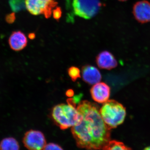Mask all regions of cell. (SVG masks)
Listing matches in <instances>:
<instances>
[{
  "label": "cell",
  "mask_w": 150,
  "mask_h": 150,
  "mask_svg": "<svg viewBox=\"0 0 150 150\" xmlns=\"http://www.w3.org/2000/svg\"><path fill=\"white\" fill-rule=\"evenodd\" d=\"M80 118L72 127L71 132L79 148L87 149H103L110 141L111 129L100 113L99 106L83 100L77 107Z\"/></svg>",
  "instance_id": "obj_1"
},
{
  "label": "cell",
  "mask_w": 150,
  "mask_h": 150,
  "mask_svg": "<svg viewBox=\"0 0 150 150\" xmlns=\"http://www.w3.org/2000/svg\"><path fill=\"white\" fill-rule=\"evenodd\" d=\"M72 100L68 99V104L57 105L52 109L51 117L55 123L62 130L74 126L80 121L79 113Z\"/></svg>",
  "instance_id": "obj_2"
},
{
  "label": "cell",
  "mask_w": 150,
  "mask_h": 150,
  "mask_svg": "<svg viewBox=\"0 0 150 150\" xmlns=\"http://www.w3.org/2000/svg\"><path fill=\"white\" fill-rule=\"evenodd\" d=\"M99 111L103 121L111 129L122 124L126 116L125 108L114 100L103 103Z\"/></svg>",
  "instance_id": "obj_3"
},
{
  "label": "cell",
  "mask_w": 150,
  "mask_h": 150,
  "mask_svg": "<svg viewBox=\"0 0 150 150\" xmlns=\"http://www.w3.org/2000/svg\"><path fill=\"white\" fill-rule=\"evenodd\" d=\"M72 5L75 14L89 19L98 13L101 4L100 0H73Z\"/></svg>",
  "instance_id": "obj_4"
},
{
  "label": "cell",
  "mask_w": 150,
  "mask_h": 150,
  "mask_svg": "<svg viewBox=\"0 0 150 150\" xmlns=\"http://www.w3.org/2000/svg\"><path fill=\"white\" fill-rule=\"evenodd\" d=\"M57 4L54 0H25V5L29 13L35 16L43 15L47 18L51 17Z\"/></svg>",
  "instance_id": "obj_5"
},
{
  "label": "cell",
  "mask_w": 150,
  "mask_h": 150,
  "mask_svg": "<svg viewBox=\"0 0 150 150\" xmlns=\"http://www.w3.org/2000/svg\"><path fill=\"white\" fill-rule=\"evenodd\" d=\"M23 143L26 149L32 150L43 149L46 144L44 134L34 130H29L25 134Z\"/></svg>",
  "instance_id": "obj_6"
},
{
  "label": "cell",
  "mask_w": 150,
  "mask_h": 150,
  "mask_svg": "<svg viewBox=\"0 0 150 150\" xmlns=\"http://www.w3.org/2000/svg\"><path fill=\"white\" fill-rule=\"evenodd\" d=\"M133 13L136 20L141 23L150 22V3L143 0L134 4Z\"/></svg>",
  "instance_id": "obj_7"
},
{
  "label": "cell",
  "mask_w": 150,
  "mask_h": 150,
  "mask_svg": "<svg viewBox=\"0 0 150 150\" xmlns=\"http://www.w3.org/2000/svg\"><path fill=\"white\" fill-rule=\"evenodd\" d=\"M92 98L95 101L103 103L109 99L110 95V88L104 83H98L94 85L91 89Z\"/></svg>",
  "instance_id": "obj_8"
},
{
  "label": "cell",
  "mask_w": 150,
  "mask_h": 150,
  "mask_svg": "<svg viewBox=\"0 0 150 150\" xmlns=\"http://www.w3.org/2000/svg\"><path fill=\"white\" fill-rule=\"evenodd\" d=\"M8 44L12 50L16 51H22L27 46V37L20 30L13 31L8 38Z\"/></svg>",
  "instance_id": "obj_9"
},
{
  "label": "cell",
  "mask_w": 150,
  "mask_h": 150,
  "mask_svg": "<svg viewBox=\"0 0 150 150\" xmlns=\"http://www.w3.org/2000/svg\"><path fill=\"white\" fill-rule=\"evenodd\" d=\"M96 62L99 68L105 69H112L118 65L115 57L109 51H102L98 54Z\"/></svg>",
  "instance_id": "obj_10"
},
{
  "label": "cell",
  "mask_w": 150,
  "mask_h": 150,
  "mask_svg": "<svg viewBox=\"0 0 150 150\" xmlns=\"http://www.w3.org/2000/svg\"><path fill=\"white\" fill-rule=\"evenodd\" d=\"M82 75L83 81L91 85L98 83L101 79V75L99 70L96 67L91 65L83 67Z\"/></svg>",
  "instance_id": "obj_11"
},
{
  "label": "cell",
  "mask_w": 150,
  "mask_h": 150,
  "mask_svg": "<svg viewBox=\"0 0 150 150\" xmlns=\"http://www.w3.org/2000/svg\"><path fill=\"white\" fill-rule=\"evenodd\" d=\"M20 147L18 142L13 137L4 138L0 142V150H18Z\"/></svg>",
  "instance_id": "obj_12"
},
{
  "label": "cell",
  "mask_w": 150,
  "mask_h": 150,
  "mask_svg": "<svg viewBox=\"0 0 150 150\" xmlns=\"http://www.w3.org/2000/svg\"><path fill=\"white\" fill-rule=\"evenodd\" d=\"M131 148L127 147L123 143L112 140L110 141L103 150H131Z\"/></svg>",
  "instance_id": "obj_13"
},
{
  "label": "cell",
  "mask_w": 150,
  "mask_h": 150,
  "mask_svg": "<svg viewBox=\"0 0 150 150\" xmlns=\"http://www.w3.org/2000/svg\"><path fill=\"white\" fill-rule=\"evenodd\" d=\"M68 74L72 80L75 81L81 77L80 71L77 67H72L68 69Z\"/></svg>",
  "instance_id": "obj_14"
},
{
  "label": "cell",
  "mask_w": 150,
  "mask_h": 150,
  "mask_svg": "<svg viewBox=\"0 0 150 150\" xmlns=\"http://www.w3.org/2000/svg\"><path fill=\"white\" fill-rule=\"evenodd\" d=\"M44 150H63V149L60 146L54 143H49L46 144Z\"/></svg>",
  "instance_id": "obj_15"
},
{
  "label": "cell",
  "mask_w": 150,
  "mask_h": 150,
  "mask_svg": "<svg viewBox=\"0 0 150 150\" xmlns=\"http://www.w3.org/2000/svg\"><path fill=\"white\" fill-rule=\"evenodd\" d=\"M53 16L54 18L56 20H59L62 14V10L60 7L56 8L54 10H53Z\"/></svg>",
  "instance_id": "obj_16"
},
{
  "label": "cell",
  "mask_w": 150,
  "mask_h": 150,
  "mask_svg": "<svg viewBox=\"0 0 150 150\" xmlns=\"http://www.w3.org/2000/svg\"><path fill=\"white\" fill-rule=\"evenodd\" d=\"M66 95L68 97L73 96L74 95V92L72 90H69L66 92Z\"/></svg>",
  "instance_id": "obj_17"
},
{
  "label": "cell",
  "mask_w": 150,
  "mask_h": 150,
  "mask_svg": "<svg viewBox=\"0 0 150 150\" xmlns=\"http://www.w3.org/2000/svg\"><path fill=\"white\" fill-rule=\"evenodd\" d=\"M145 150H150V146H148L144 149Z\"/></svg>",
  "instance_id": "obj_18"
},
{
  "label": "cell",
  "mask_w": 150,
  "mask_h": 150,
  "mask_svg": "<svg viewBox=\"0 0 150 150\" xmlns=\"http://www.w3.org/2000/svg\"><path fill=\"white\" fill-rule=\"evenodd\" d=\"M118 1H127V0H118Z\"/></svg>",
  "instance_id": "obj_19"
}]
</instances>
